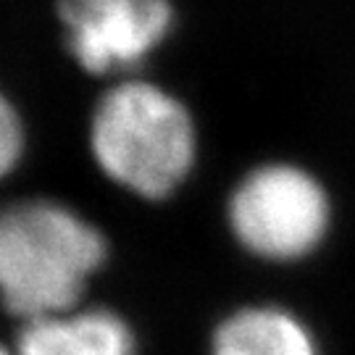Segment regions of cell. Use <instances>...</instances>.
<instances>
[{
    "label": "cell",
    "instance_id": "obj_1",
    "mask_svg": "<svg viewBox=\"0 0 355 355\" xmlns=\"http://www.w3.org/2000/svg\"><path fill=\"white\" fill-rule=\"evenodd\" d=\"M111 255L103 229L74 205L24 198L0 208V305L21 324L87 303Z\"/></svg>",
    "mask_w": 355,
    "mask_h": 355
},
{
    "label": "cell",
    "instance_id": "obj_2",
    "mask_svg": "<svg viewBox=\"0 0 355 355\" xmlns=\"http://www.w3.org/2000/svg\"><path fill=\"white\" fill-rule=\"evenodd\" d=\"M92 164L119 190L148 203L177 195L198 166V124L174 92L124 76L89 114Z\"/></svg>",
    "mask_w": 355,
    "mask_h": 355
},
{
    "label": "cell",
    "instance_id": "obj_3",
    "mask_svg": "<svg viewBox=\"0 0 355 355\" xmlns=\"http://www.w3.org/2000/svg\"><path fill=\"white\" fill-rule=\"evenodd\" d=\"M224 216L242 253L261 263L290 266L327 245L334 205L327 184L305 166L266 161L234 182Z\"/></svg>",
    "mask_w": 355,
    "mask_h": 355
},
{
    "label": "cell",
    "instance_id": "obj_4",
    "mask_svg": "<svg viewBox=\"0 0 355 355\" xmlns=\"http://www.w3.org/2000/svg\"><path fill=\"white\" fill-rule=\"evenodd\" d=\"M69 55L92 76L132 74L174 29L168 0H55Z\"/></svg>",
    "mask_w": 355,
    "mask_h": 355
},
{
    "label": "cell",
    "instance_id": "obj_5",
    "mask_svg": "<svg viewBox=\"0 0 355 355\" xmlns=\"http://www.w3.org/2000/svg\"><path fill=\"white\" fill-rule=\"evenodd\" d=\"M13 355H140V340L119 311L85 303L21 324Z\"/></svg>",
    "mask_w": 355,
    "mask_h": 355
},
{
    "label": "cell",
    "instance_id": "obj_6",
    "mask_svg": "<svg viewBox=\"0 0 355 355\" xmlns=\"http://www.w3.org/2000/svg\"><path fill=\"white\" fill-rule=\"evenodd\" d=\"M208 355H324L313 327L282 303H245L216 321Z\"/></svg>",
    "mask_w": 355,
    "mask_h": 355
},
{
    "label": "cell",
    "instance_id": "obj_7",
    "mask_svg": "<svg viewBox=\"0 0 355 355\" xmlns=\"http://www.w3.org/2000/svg\"><path fill=\"white\" fill-rule=\"evenodd\" d=\"M26 127L13 101L0 89V182L11 177L24 161Z\"/></svg>",
    "mask_w": 355,
    "mask_h": 355
},
{
    "label": "cell",
    "instance_id": "obj_8",
    "mask_svg": "<svg viewBox=\"0 0 355 355\" xmlns=\"http://www.w3.org/2000/svg\"><path fill=\"white\" fill-rule=\"evenodd\" d=\"M0 355H13V347H8V345L0 343Z\"/></svg>",
    "mask_w": 355,
    "mask_h": 355
}]
</instances>
